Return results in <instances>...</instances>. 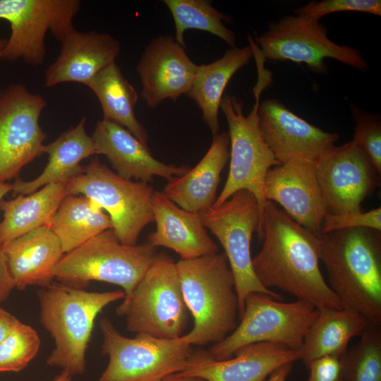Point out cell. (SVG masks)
Here are the masks:
<instances>
[{"label": "cell", "instance_id": "cell-1", "mask_svg": "<svg viewBox=\"0 0 381 381\" xmlns=\"http://www.w3.org/2000/svg\"><path fill=\"white\" fill-rule=\"evenodd\" d=\"M260 241L252 263L263 286L277 287L318 310L344 308L321 273L320 237L270 200L262 214Z\"/></svg>", "mask_w": 381, "mask_h": 381}, {"label": "cell", "instance_id": "cell-2", "mask_svg": "<svg viewBox=\"0 0 381 381\" xmlns=\"http://www.w3.org/2000/svg\"><path fill=\"white\" fill-rule=\"evenodd\" d=\"M320 239L328 285L343 307L381 325V231L342 229Z\"/></svg>", "mask_w": 381, "mask_h": 381}, {"label": "cell", "instance_id": "cell-3", "mask_svg": "<svg viewBox=\"0 0 381 381\" xmlns=\"http://www.w3.org/2000/svg\"><path fill=\"white\" fill-rule=\"evenodd\" d=\"M176 266L194 321L181 340L190 346L222 341L235 329L239 317L234 278L224 253L180 259Z\"/></svg>", "mask_w": 381, "mask_h": 381}, {"label": "cell", "instance_id": "cell-4", "mask_svg": "<svg viewBox=\"0 0 381 381\" xmlns=\"http://www.w3.org/2000/svg\"><path fill=\"white\" fill-rule=\"evenodd\" d=\"M40 322L51 334L55 347L47 359L50 367L71 376L85 371V353L95 318L109 304L125 298L123 290L87 291L52 283L37 291Z\"/></svg>", "mask_w": 381, "mask_h": 381}, {"label": "cell", "instance_id": "cell-5", "mask_svg": "<svg viewBox=\"0 0 381 381\" xmlns=\"http://www.w3.org/2000/svg\"><path fill=\"white\" fill-rule=\"evenodd\" d=\"M157 255L147 241L140 245L121 243L113 229L89 239L65 253L54 270V277L66 285L83 288L91 281L120 286L128 298Z\"/></svg>", "mask_w": 381, "mask_h": 381}, {"label": "cell", "instance_id": "cell-6", "mask_svg": "<svg viewBox=\"0 0 381 381\" xmlns=\"http://www.w3.org/2000/svg\"><path fill=\"white\" fill-rule=\"evenodd\" d=\"M126 328L159 339L182 337L189 320L176 263L164 253L155 258L131 296L116 308Z\"/></svg>", "mask_w": 381, "mask_h": 381}, {"label": "cell", "instance_id": "cell-7", "mask_svg": "<svg viewBox=\"0 0 381 381\" xmlns=\"http://www.w3.org/2000/svg\"><path fill=\"white\" fill-rule=\"evenodd\" d=\"M102 353L108 365L97 381H162L195 363L199 351L181 337L159 339L146 334L122 335L107 318L100 320Z\"/></svg>", "mask_w": 381, "mask_h": 381}, {"label": "cell", "instance_id": "cell-8", "mask_svg": "<svg viewBox=\"0 0 381 381\" xmlns=\"http://www.w3.org/2000/svg\"><path fill=\"white\" fill-rule=\"evenodd\" d=\"M318 313L315 306L302 300L284 303L251 293L245 299L239 324L207 351L213 359L222 361L230 358L238 349L257 342L278 344L299 351Z\"/></svg>", "mask_w": 381, "mask_h": 381}, {"label": "cell", "instance_id": "cell-9", "mask_svg": "<svg viewBox=\"0 0 381 381\" xmlns=\"http://www.w3.org/2000/svg\"><path fill=\"white\" fill-rule=\"evenodd\" d=\"M68 194L82 195L107 212L119 241L135 246L143 229L155 222L154 189L147 183L133 181L114 173L97 157L66 183Z\"/></svg>", "mask_w": 381, "mask_h": 381}, {"label": "cell", "instance_id": "cell-10", "mask_svg": "<svg viewBox=\"0 0 381 381\" xmlns=\"http://www.w3.org/2000/svg\"><path fill=\"white\" fill-rule=\"evenodd\" d=\"M202 222L217 237L232 271L238 301L239 318L244 301L251 293L282 300V295L267 289L257 278L250 255L253 233L260 231V214L257 199L246 190L234 193L220 206L199 213Z\"/></svg>", "mask_w": 381, "mask_h": 381}, {"label": "cell", "instance_id": "cell-11", "mask_svg": "<svg viewBox=\"0 0 381 381\" xmlns=\"http://www.w3.org/2000/svg\"><path fill=\"white\" fill-rule=\"evenodd\" d=\"M258 96L248 115L243 113V104L235 95H224L219 109L229 126L230 167L224 186L212 207L220 206L234 193L246 190L257 199L261 222L267 200L263 188L265 176L273 167L281 164L275 159L261 136L258 121Z\"/></svg>", "mask_w": 381, "mask_h": 381}, {"label": "cell", "instance_id": "cell-12", "mask_svg": "<svg viewBox=\"0 0 381 381\" xmlns=\"http://www.w3.org/2000/svg\"><path fill=\"white\" fill-rule=\"evenodd\" d=\"M257 45L263 59L305 63L316 73L327 74V58L362 72L369 68L358 49L334 42L319 20L305 16H286L272 22L257 37Z\"/></svg>", "mask_w": 381, "mask_h": 381}, {"label": "cell", "instance_id": "cell-13", "mask_svg": "<svg viewBox=\"0 0 381 381\" xmlns=\"http://www.w3.org/2000/svg\"><path fill=\"white\" fill-rule=\"evenodd\" d=\"M78 0H0V19L11 25V33L2 59L23 60L37 66L45 60L47 32L59 42L74 28Z\"/></svg>", "mask_w": 381, "mask_h": 381}, {"label": "cell", "instance_id": "cell-14", "mask_svg": "<svg viewBox=\"0 0 381 381\" xmlns=\"http://www.w3.org/2000/svg\"><path fill=\"white\" fill-rule=\"evenodd\" d=\"M47 102L25 85L0 90V181L6 182L44 154L47 133L40 118Z\"/></svg>", "mask_w": 381, "mask_h": 381}, {"label": "cell", "instance_id": "cell-15", "mask_svg": "<svg viewBox=\"0 0 381 381\" xmlns=\"http://www.w3.org/2000/svg\"><path fill=\"white\" fill-rule=\"evenodd\" d=\"M327 213L361 212V203L377 187L380 175L351 140L332 146L315 162Z\"/></svg>", "mask_w": 381, "mask_h": 381}, {"label": "cell", "instance_id": "cell-16", "mask_svg": "<svg viewBox=\"0 0 381 381\" xmlns=\"http://www.w3.org/2000/svg\"><path fill=\"white\" fill-rule=\"evenodd\" d=\"M257 114L262 140L281 164L296 159L315 163L339 137L310 124L277 99L263 100Z\"/></svg>", "mask_w": 381, "mask_h": 381}, {"label": "cell", "instance_id": "cell-17", "mask_svg": "<svg viewBox=\"0 0 381 381\" xmlns=\"http://www.w3.org/2000/svg\"><path fill=\"white\" fill-rule=\"evenodd\" d=\"M263 192L266 200L277 202L296 222L321 236L327 210L314 162L296 159L272 167L265 176Z\"/></svg>", "mask_w": 381, "mask_h": 381}, {"label": "cell", "instance_id": "cell-18", "mask_svg": "<svg viewBox=\"0 0 381 381\" xmlns=\"http://www.w3.org/2000/svg\"><path fill=\"white\" fill-rule=\"evenodd\" d=\"M197 64L171 35L155 37L146 46L137 66L146 105L155 108L167 99L176 101L187 95Z\"/></svg>", "mask_w": 381, "mask_h": 381}, {"label": "cell", "instance_id": "cell-19", "mask_svg": "<svg viewBox=\"0 0 381 381\" xmlns=\"http://www.w3.org/2000/svg\"><path fill=\"white\" fill-rule=\"evenodd\" d=\"M234 355V358L217 361L207 351L200 350L192 366L178 373L207 381H267L281 366L301 360L300 351L270 342L244 346Z\"/></svg>", "mask_w": 381, "mask_h": 381}, {"label": "cell", "instance_id": "cell-20", "mask_svg": "<svg viewBox=\"0 0 381 381\" xmlns=\"http://www.w3.org/2000/svg\"><path fill=\"white\" fill-rule=\"evenodd\" d=\"M56 60L45 70L44 84L51 87L63 83L86 84L99 71L115 62L119 42L108 33L82 32L73 28L61 42Z\"/></svg>", "mask_w": 381, "mask_h": 381}, {"label": "cell", "instance_id": "cell-21", "mask_svg": "<svg viewBox=\"0 0 381 381\" xmlns=\"http://www.w3.org/2000/svg\"><path fill=\"white\" fill-rule=\"evenodd\" d=\"M92 138L96 155H104L120 176L137 181L150 182L155 176L171 179L190 170L187 165L167 164L156 159L128 130L109 121L96 123Z\"/></svg>", "mask_w": 381, "mask_h": 381}, {"label": "cell", "instance_id": "cell-22", "mask_svg": "<svg viewBox=\"0 0 381 381\" xmlns=\"http://www.w3.org/2000/svg\"><path fill=\"white\" fill-rule=\"evenodd\" d=\"M152 210L156 230L147 242L174 250L181 260H188L218 253L217 245L208 235L198 212L186 211L161 191L154 192Z\"/></svg>", "mask_w": 381, "mask_h": 381}, {"label": "cell", "instance_id": "cell-23", "mask_svg": "<svg viewBox=\"0 0 381 381\" xmlns=\"http://www.w3.org/2000/svg\"><path fill=\"white\" fill-rule=\"evenodd\" d=\"M4 252L16 288L48 287L54 270L64 255L60 241L48 225L40 226L14 239Z\"/></svg>", "mask_w": 381, "mask_h": 381}, {"label": "cell", "instance_id": "cell-24", "mask_svg": "<svg viewBox=\"0 0 381 381\" xmlns=\"http://www.w3.org/2000/svg\"><path fill=\"white\" fill-rule=\"evenodd\" d=\"M229 132L212 135L211 145L198 164L168 181L163 193L181 208L200 213L216 200L221 172L229 159Z\"/></svg>", "mask_w": 381, "mask_h": 381}, {"label": "cell", "instance_id": "cell-25", "mask_svg": "<svg viewBox=\"0 0 381 381\" xmlns=\"http://www.w3.org/2000/svg\"><path fill=\"white\" fill-rule=\"evenodd\" d=\"M85 121L83 117L76 126L44 145V154L48 155V162L43 171L31 181L17 179L12 184L15 195H28L50 183H66L83 171L80 162L96 155L93 139L85 128Z\"/></svg>", "mask_w": 381, "mask_h": 381}, {"label": "cell", "instance_id": "cell-26", "mask_svg": "<svg viewBox=\"0 0 381 381\" xmlns=\"http://www.w3.org/2000/svg\"><path fill=\"white\" fill-rule=\"evenodd\" d=\"M253 56L250 45L234 47L210 64L197 65L187 95L200 109L202 119L212 135L219 133V110L227 83L240 68L248 64Z\"/></svg>", "mask_w": 381, "mask_h": 381}, {"label": "cell", "instance_id": "cell-27", "mask_svg": "<svg viewBox=\"0 0 381 381\" xmlns=\"http://www.w3.org/2000/svg\"><path fill=\"white\" fill-rule=\"evenodd\" d=\"M369 324L363 315L351 308L319 310L299 350L301 360L307 368L322 357H340L349 341L360 337Z\"/></svg>", "mask_w": 381, "mask_h": 381}, {"label": "cell", "instance_id": "cell-28", "mask_svg": "<svg viewBox=\"0 0 381 381\" xmlns=\"http://www.w3.org/2000/svg\"><path fill=\"white\" fill-rule=\"evenodd\" d=\"M67 195L66 183H55L28 195H18L13 200H1L0 246L4 248L14 239L48 225Z\"/></svg>", "mask_w": 381, "mask_h": 381}, {"label": "cell", "instance_id": "cell-29", "mask_svg": "<svg viewBox=\"0 0 381 381\" xmlns=\"http://www.w3.org/2000/svg\"><path fill=\"white\" fill-rule=\"evenodd\" d=\"M86 86L97 96L102 109L104 120L123 127L145 146L148 147L147 131L135 114L138 93L124 77L116 62L99 71Z\"/></svg>", "mask_w": 381, "mask_h": 381}, {"label": "cell", "instance_id": "cell-30", "mask_svg": "<svg viewBox=\"0 0 381 381\" xmlns=\"http://www.w3.org/2000/svg\"><path fill=\"white\" fill-rule=\"evenodd\" d=\"M48 226L60 241L64 254L113 229L110 217L95 202L71 194L64 198Z\"/></svg>", "mask_w": 381, "mask_h": 381}, {"label": "cell", "instance_id": "cell-31", "mask_svg": "<svg viewBox=\"0 0 381 381\" xmlns=\"http://www.w3.org/2000/svg\"><path fill=\"white\" fill-rule=\"evenodd\" d=\"M175 25V40L185 47L184 34L188 29L210 32L229 44L236 47L234 32L224 25L228 18L206 0H164Z\"/></svg>", "mask_w": 381, "mask_h": 381}, {"label": "cell", "instance_id": "cell-32", "mask_svg": "<svg viewBox=\"0 0 381 381\" xmlns=\"http://www.w3.org/2000/svg\"><path fill=\"white\" fill-rule=\"evenodd\" d=\"M339 357L346 381H381V325L369 324Z\"/></svg>", "mask_w": 381, "mask_h": 381}, {"label": "cell", "instance_id": "cell-33", "mask_svg": "<svg viewBox=\"0 0 381 381\" xmlns=\"http://www.w3.org/2000/svg\"><path fill=\"white\" fill-rule=\"evenodd\" d=\"M40 339L31 326L18 321L0 344V372H19L35 357Z\"/></svg>", "mask_w": 381, "mask_h": 381}, {"label": "cell", "instance_id": "cell-34", "mask_svg": "<svg viewBox=\"0 0 381 381\" xmlns=\"http://www.w3.org/2000/svg\"><path fill=\"white\" fill-rule=\"evenodd\" d=\"M355 123L353 143L362 150L373 167L381 174V121L377 114L350 105Z\"/></svg>", "mask_w": 381, "mask_h": 381}, {"label": "cell", "instance_id": "cell-35", "mask_svg": "<svg viewBox=\"0 0 381 381\" xmlns=\"http://www.w3.org/2000/svg\"><path fill=\"white\" fill-rule=\"evenodd\" d=\"M342 11H357L381 16L380 0H322L311 1L294 10V15L319 20L328 14Z\"/></svg>", "mask_w": 381, "mask_h": 381}, {"label": "cell", "instance_id": "cell-36", "mask_svg": "<svg viewBox=\"0 0 381 381\" xmlns=\"http://www.w3.org/2000/svg\"><path fill=\"white\" fill-rule=\"evenodd\" d=\"M361 227L381 231V208L377 207L368 212L327 213L322 223L321 235L342 229Z\"/></svg>", "mask_w": 381, "mask_h": 381}, {"label": "cell", "instance_id": "cell-37", "mask_svg": "<svg viewBox=\"0 0 381 381\" xmlns=\"http://www.w3.org/2000/svg\"><path fill=\"white\" fill-rule=\"evenodd\" d=\"M308 381H346L339 357L325 356L312 361L307 367Z\"/></svg>", "mask_w": 381, "mask_h": 381}, {"label": "cell", "instance_id": "cell-38", "mask_svg": "<svg viewBox=\"0 0 381 381\" xmlns=\"http://www.w3.org/2000/svg\"><path fill=\"white\" fill-rule=\"evenodd\" d=\"M16 288L10 272L4 248L0 246V303L4 301Z\"/></svg>", "mask_w": 381, "mask_h": 381}, {"label": "cell", "instance_id": "cell-39", "mask_svg": "<svg viewBox=\"0 0 381 381\" xmlns=\"http://www.w3.org/2000/svg\"><path fill=\"white\" fill-rule=\"evenodd\" d=\"M18 321L14 315L0 307V344L9 334Z\"/></svg>", "mask_w": 381, "mask_h": 381}, {"label": "cell", "instance_id": "cell-40", "mask_svg": "<svg viewBox=\"0 0 381 381\" xmlns=\"http://www.w3.org/2000/svg\"><path fill=\"white\" fill-rule=\"evenodd\" d=\"M291 369L292 363L285 364L274 371L267 381H286Z\"/></svg>", "mask_w": 381, "mask_h": 381}, {"label": "cell", "instance_id": "cell-41", "mask_svg": "<svg viewBox=\"0 0 381 381\" xmlns=\"http://www.w3.org/2000/svg\"><path fill=\"white\" fill-rule=\"evenodd\" d=\"M162 381H207L206 380L196 376H185L175 373L165 377Z\"/></svg>", "mask_w": 381, "mask_h": 381}, {"label": "cell", "instance_id": "cell-42", "mask_svg": "<svg viewBox=\"0 0 381 381\" xmlns=\"http://www.w3.org/2000/svg\"><path fill=\"white\" fill-rule=\"evenodd\" d=\"M12 184L0 181V202L5 195L12 191Z\"/></svg>", "mask_w": 381, "mask_h": 381}, {"label": "cell", "instance_id": "cell-43", "mask_svg": "<svg viewBox=\"0 0 381 381\" xmlns=\"http://www.w3.org/2000/svg\"><path fill=\"white\" fill-rule=\"evenodd\" d=\"M53 381H72V376L68 373L62 371Z\"/></svg>", "mask_w": 381, "mask_h": 381}, {"label": "cell", "instance_id": "cell-44", "mask_svg": "<svg viewBox=\"0 0 381 381\" xmlns=\"http://www.w3.org/2000/svg\"><path fill=\"white\" fill-rule=\"evenodd\" d=\"M7 40L5 39H0V59H2L4 49L6 47Z\"/></svg>", "mask_w": 381, "mask_h": 381}]
</instances>
